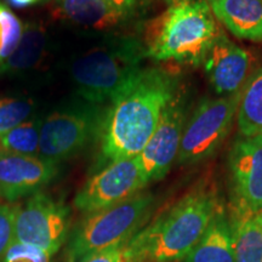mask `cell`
<instances>
[{
    "instance_id": "cell-2",
    "label": "cell",
    "mask_w": 262,
    "mask_h": 262,
    "mask_svg": "<svg viewBox=\"0 0 262 262\" xmlns=\"http://www.w3.org/2000/svg\"><path fill=\"white\" fill-rule=\"evenodd\" d=\"M221 204L205 188L189 192L126 243L131 262H179L204 234Z\"/></svg>"
},
{
    "instance_id": "cell-26",
    "label": "cell",
    "mask_w": 262,
    "mask_h": 262,
    "mask_svg": "<svg viewBox=\"0 0 262 262\" xmlns=\"http://www.w3.org/2000/svg\"><path fill=\"white\" fill-rule=\"evenodd\" d=\"M104 2L125 15H130L136 4V0H104Z\"/></svg>"
},
{
    "instance_id": "cell-27",
    "label": "cell",
    "mask_w": 262,
    "mask_h": 262,
    "mask_svg": "<svg viewBox=\"0 0 262 262\" xmlns=\"http://www.w3.org/2000/svg\"><path fill=\"white\" fill-rule=\"evenodd\" d=\"M38 2H40V0H8V3L10 5L14 6V8H18V9L28 8V6L37 4Z\"/></svg>"
},
{
    "instance_id": "cell-12",
    "label": "cell",
    "mask_w": 262,
    "mask_h": 262,
    "mask_svg": "<svg viewBox=\"0 0 262 262\" xmlns=\"http://www.w3.org/2000/svg\"><path fill=\"white\" fill-rule=\"evenodd\" d=\"M57 171L56 164L40 157L0 150V193L9 202L35 194L55 179Z\"/></svg>"
},
{
    "instance_id": "cell-17",
    "label": "cell",
    "mask_w": 262,
    "mask_h": 262,
    "mask_svg": "<svg viewBox=\"0 0 262 262\" xmlns=\"http://www.w3.org/2000/svg\"><path fill=\"white\" fill-rule=\"evenodd\" d=\"M231 224L235 262H262V212L233 205Z\"/></svg>"
},
{
    "instance_id": "cell-14",
    "label": "cell",
    "mask_w": 262,
    "mask_h": 262,
    "mask_svg": "<svg viewBox=\"0 0 262 262\" xmlns=\"http://www.w3.org/2000/svg\"><path fill=\"white\" fill-rule=\"evenodd\" d=\"M210 8L234 37L262 41V0H219Z\"/></svg>"
},
{
    "instance_id": "cell-30",
    "label": "cell",
    "mask_w": 262,
    "mask_h": 262,
    "mask_svg": "<svg viewBox=\"0 0 262 262\" xmlns=\"http://www.w3.org/2000/svg\"><path fill=\"white\" fill-rule=\"evenodd\" d=\"M0 195H2V193H0Z\"/></svg>"
},
{
    "instance_id": "cell-5",
    "label": "cell",
    "mask_w": 262,
    "mask_h": 262,
    "mask_svg": "<svg viewBox=\"0 0 262 262\" xmlns=\"http://www.w3.org/2000/svg\"><path fill=\"white\" fill-rule=\"evenodd\" d=\"M153 198L140 192L110 208L98 210L79 222L66 248V262H83L107 249L125 244L148 217Z\"/></svg>"
},
{
    "instance_id": "cell-16",
    "label": "cell",
    "mask_w": 262,
    "mask_h": 262,
    "mask_svg": "<svg viewBox=\"0 0 262 262\" xmlns=\"http://www.w3.org/2000/svg\"><path fill=\"white\" fill-rule=\"evenodd\" d=\"M57 14L72 24L96 31L117 27L129 16L104 0H57Z\"/></svg>"
},
{
    "instance_id": "cell-1",
    "label": "cell",
    "mask_w": 262,
    "mask_h": 262,
    "mask_svg": "<svg viewBox=\"0 0 262 262\" xmlns=\"http://www.w3.org/2000/svg\"><path fill=\"white\" fill-rule=\"evenodd\" d=\"M176 94L175 75L162 68H143L112 101L101 140L103 159L112 163L139 156Z\"/></svg>"
},
{
    "instance_id": "cell-23",
    "label": "cell",
    "mask_w": 262,
    "mask_h": 262,
    "mask_svg": "<svg viewBox=\"0 0 262 262\" xmlns=\"http://www.w3.org/2000/svg\"><path fill=\"white\" fill-rule=\"evenodd\" d=\"M17 206L0 204V262L15 242V219Z\"/></svg>"
},
{
    "instance_id": "cell-11",
    "label": "cell",
    "mask_w": 262,
    "mask_h": 262,
    "mask_svg": "<svg viewBox=\"0 0 262 262\" xmlns=\"http://www.w3.org/2000/svg\"><path fill=\"white\" fill-rule=\"evenodd\" d=\"M233 185V205L262 212V135L235 141L228 158Z\"/></svg>"
},
{
    "instance_id": "cell-29",
    "label": "cell",
    "mask_w": 262,
    "mask_h": 262,
    "mask_svg": "<svg viewBox=\"0 0 262 262\" xmlns=\"http://www.w3.org/2000/svg\"><path fill=\"white\" fill-rule=\"evenodd\" d=\"M164 2L169 3V4H172V3H175V2H176V0H164Z\"/></svg>"
},
{
    "instance_id": "cell-21",
    "label": "cell",
    "mask_w": 262,
    "mask_h": 262,
    "mask_svg": "<svg viewBox=\"0 0 262 262\" xmlns=\"http://www.w3.org/2000/svg\"><path fill=\"white\" fill-rule=\"evenodd\" d=\"M25 26L5 5L0 4V67L17 48Z\"/></svg>"
},
{
    "instance_id": "cell-24",
    "label": "cell",
    "mask_w": 262,
    "mask_h": 262,
    "mask_svg": "<svg viewBox=\"0 0 262 262\" xmlns=\"http://www.w3.org/2000/svg\"><path fill=\"white\" fill-rule=\"evenodd\" d=\"M50 257L41 249L15 241L2 262H50Z\"/></svg>"
},
{
    "instance_id": "cell-9",
    "label": "cell",
    "mask_w": 262,
    "mask_h": 262,
    "mask_svg": "<svg viewBox=\"0 0 262 262\" xmlns=\"http://www.w3.org/2000/svg\"><path fill=\"white\" fill-rule=\"evenodd\" d=\"M185 124V101L181 95L176 94L163 111L158 126L145 148L137 156L146 183L162 180L169 172L172 163L178 159Z\"/></svg>"
},
{
    "instance_id": "cell-28",
    "label": "cell",
    "mask_w": 262,
    "mask_h": 262,
    "mask_svg": "<svg viewBox=\"0 0 262 262\" xmlns=\"http://www.w3.org/2000/svg\"><path fill=\"white\" fill-rule=\"evenodd\" d=\"M216 2H219V0H206V3H208L209 6L212 5V4H214V3H216Z\"/></svg>"
},
{
    "instance_id": "cell-4",
    "label": "cell",
    "mask_w": 262,
    "mask_h": 262,
    "mask_svg": "<svg viewBox=\"0 0 262 262\" xmlns=\"http://www.w3.org/2000/svg\"><path fill=\"white\" fill-rule=\"evenodd\" d=\"M145 47L135 39H117L91 49L72 64L78 93L93 103L117 98L143 71Z\"/></svg>"
},
{
    "instance_id": "cell-19",
    "label": "cell",
    "mask_w": 262,
    "mask_h": 262,
    "mask_svg": "<svg viewBox=\"0 0 262 262\" xmlns=\"http://www.w3.org/2000/svg\"><path fill=\"white\" fill-rule=\"evenodd\" d=\"M47 47V34L39 26H25L24 34L12 55L0 67V73L18 72L37 64Z\"/></svg>"
},
{
    "instance_id": "cell-10",
    "label": "cell",
    "mask_w": 262,
    "mask_h": 262,
    "mask_svg": "<svg viewBox=\"0 0 262 262\" xmlns=\"http://www.w3.org/2000/svg\"><path fill=\"white\" fill-rule=\"evenodd\" d=\"M96 116L89 110H67L49 116L40 126L39 156L57 164L84 148L95 133Z\"/></svg>"
},
{
    "instance_id": "cell-6",
    "label": "cell",
    "mask_w": 262,
    "mask_h": 262,
    "mask_svg": "<svg viewBox=\"0 0 262 262\" xmlns=\"http://www.w3.org/2000/svg\"><path fill=\"white\" fill-rule=\"evenodd\" d=\"M242 91L205 98L196 106L183 129L178 163L194 164L210 157L231 131L237 116Z\"/></svg>"
},
{
    "instance_id": "cell-20",
    "label": "cell",
    "mask_w": 262,
    "mask_h": 262,
    "mask_svg": "<svg viewBox=\"0 0 262 262\" xmlns=\"http://www.w3.org/2000/svg\"><path fill=\"white\" fill-rule=\"evenodd\" d=\"M41 123L37 119L25 120L8 133L0 135V150L15 155L39 156V136Z\"/></svg>"
},
{
    "instance_id": "cell-22",
    "label": "cell",
    "mask_w": 262,
    "mask_h": 262,
    "mask_svg": "<svg viewBox=\"0 0 262 262\" xmlns=\"http://www.w3.org/2000/svg\"><path fill=\"white\" fill-rule=\"evenodd\" d=\"M32 111L33 103L29 100L14 97L0 98V135L27 120Z\"/></svg>"
},
{
    "instance_id": "cell-25",
    "label": "cell",
    "mask_w": 262,
    "mask_h": 262,
    "mask_svg": "<svg viewBox=\"0 0 262 262\" xmlns=\"http://www.w3.org/2000/svg\"><path fill=\"white\" fill-rule=\"evenodd\" d=\"M83 262H131L126 250V243L101 251Z\"/></svg>"
},
{
    "instance_id": "cell-15",
    "label": "cell",
    "mask_w": 262,
    "mask_h": 262,
    "mask_svg": "<svg viewBox=\"0 0 262 262\" xmlns=\"http://www.w3.org/2000/svg\"><path fill=\"white\" fill-rule=\"evenodd\" d=\"M185 262H235L232 224L220 205L208 228Z\"/></svg>"
},
{
    "instance_id": "cell-8",
    "label": "cell",
    "mask_w": 262,
    "mask_h": 262,
    "mask_svg": "<svg viewBox=\"0 0 262 262\" xmlns=\"http://www.w3.org/2000/svg\"><path fill=\"white\" fill-rule=\"evenodd\" d=\"M146 185L137 157L117 160L95 173L77 193L73 203L83 214H91L126 201Z\"/></svg>"
},
{
    "instance_id": "cell-7",
    "label": "cell",
    "mask_w": 262,
    "mask_h": 262,
    "mask_svg": "<svg viewBox=\"0 0 262 262\" xmlns=\"http://www.w3.org/2000/svg\"><path fill=\"white\" fill-rule=\"evenodd\" d=\"M70 226V209L38 192L25 205L17 206L15 241L37 247L52 256L64 244Z\"/></svg>"
},
{
    "instance_id": "cell-13",
    "label": "cell",
    "mask_w": 262,
    "mask_h": 262,
    "mask_svg": "<svg viewBox=\"0 0 262 262\" xmlns=\"http://www.w3.org/2000/svg\"><path fill=\"white\" fill-rule=\"evenodd\" d=\"M203 64L216 93L226 96L243 89L249 78L250 56L220 29L206 52Z\"/></svg>"
},
{
    "instance_id": "cell-18",
    "label": "cell",
    "mask_w": 262,
    "mask_h": 262,
    "mask_svg": "<svg viewBox=\"0 0 262 262\" xmlns=\"http://www.w3.org/2000/svg\"><path fill=\"white\" fill-rule=\"evenodd\" d=\"M237 123L242 136L262 135V68L248 78L242 89Z\"/></svg>"
},
{
    "instance_id": "cell-3",
    "label": "cell",
    "mask_w": 262,
    "mask_h": 262,
    "mask_svg": "<svg viewBox=\"0 0 262 262\" xmlns=\"http://www.w3.org/2000/svg\"><path fill=\"white\" fill-rule=\"evenodd\" d=\"M219 32L206 0H176L146 26L145 50L157 61L199 66Z\"/></svg>"
}]
</instances>
